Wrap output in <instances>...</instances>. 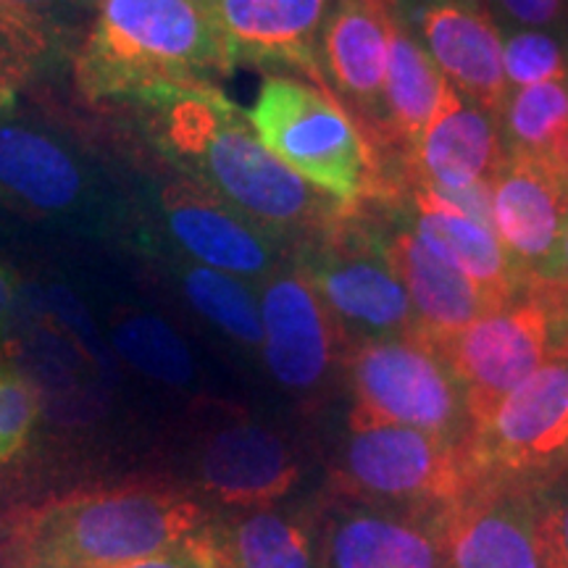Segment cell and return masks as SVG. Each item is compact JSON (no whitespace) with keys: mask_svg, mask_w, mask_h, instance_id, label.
Wrapping results in <instances>:
<instances>
[{"mask_svg":"<svg viewBox=\"0 0 568 568\" xmlns=\"http://www.w3.org/2000/svg\"><path fill=\"white\" fill-rule=\"evenodd\" d=\"M142 105L153 145L182 176L295 251L351 205L318 193L255 138L243 109L216 84H163L132 98Z\"/></svg>","mask_w":568,"mask_h":568,"instance_id":"cell-1","label":"cell"},{"mask_svg":"<svg viewBox=\"0 0 568 568\" xmlns=\"http://www.w3.org/2000/svg\"><path fill=\"white\" fill-rule=\"evenodd\" d=\"M209 510L172 485L77 493L24 518L0 545V568H111L155 556L195 535Z\"/></svg>","mask_w":568,"mask_h":568,"instance_id":"cell-2","label":"cell"},{"mask_svg":"<svg viewBox=\"0 0 568 568\" xmlns=\"http://www.w3.org/2000/svg\"><path fill=\"white\" fill-rule=\"evenodd\" d=\"M234 71L209 0H98L77 77L90 98L216 84Z\"/></svg>","mask_w":568,"mask_h":568,"instance_id":"cell-3","label":"cell"},{"mask_svg":"<svg viewBox=\"0 0 568 568\" xmlns=\"http://www.w3.org/2000/svg\"><path fill=\"white\" fill-rule=\"evenodd\" d=\"M245 116L261 145L318 193L345 205L393 195L374 145L326 84L272 74Z\"/></svg>","mask_w":568,"mask_h":568,"instance_id":"cell-4","label":"cell"},{"mask_svg":"<svg viewBox=\"0 0 568 568\" xmlns=\"http://www.w3.org/2000/svg\"><path fill=\"white\" fill-rule=\"evenodd\" d=\"M314 284L326 314L353 347L389 337H414L406 287L389 266L385 234L368 222L364 205H351L335 224L293 251Z\"/></svg>","mask_w":568,"mask_h":568,"instance_id":"cell-5","label":"cell"},{"mask_svg":"<svg viewBox=\"0 0 568 568\" xmlns=\"http://www.w3.org/2000/svg\"><path fill=\"white\" fill-rule=\"evenodd\" d=\"M332 485L351 503L439 516L481 485L468 445L418 429L374 424L351 429L332 466Z\"/></svg>","mask_w":568,"mask_h":568,"instance_id":"cell-6","label":"cell"},{"mask_svg":"<svg viewBox=\"0 0 568 568\" xmlns=\"http://www.w3.org/2000/svg\"><path fill=\"white\" fill-rule=\"evenodd\" d=\"M353 408L347 426L395 424L450 445H468L471 418L456 376L435 347L416 337L374 339L345 358Z\"/></svg>","mask_w":568,"mask_h":568,"instance_id":"cell-7","label":"cell"},{"mask_svg":"<svg viewBox=\"0 0 568 568\" xmlns=\"http://www.w3.org/2000/svg\"><path fill=\"white\" fill-rule=\"evenodd\" d=\"M481 481L535 487L568 458V353H556L497 403L468 439Z\"/></svg>","mask_w":568,"mask_h":568,"instance_id":"cell-8","label":"cell"},{"mask_svg":"<svg viewBox=\"0 0 568 568\" xmlns=\"http://www.w3.org/2000/svg\"><path fill=\"white\" fill-rule=\"evenodd\" d=\"M552 337L556 326L550 311L537 295L524 290L437 347L464 393L474 429L556 353Z\"/></svg>","mask_w":568,"mask_h":568,"instance_id":"cell-9","label":"cell"},{"mask_svg":"<svg viewBox=\"0 0 568 568\" xmlns=\"http://www.w3.org/2000/svg\"><path fill=\"white\" fill-rule=\"evenodd\" d=\"M155 205L176 255L193 264L258 287L293 261L287 245L187 176L180 174L163 184Z\"/></svg>","mask_w":568,"mask_h":568,"instance_id":"cell-10","label":"cell"},{"mask_svg":"<svg viewBox=\"0 0 568 568\" xmlns=\"http://www.w3.org/2000/svg\"><path fill=\"white\" fill-rule=\"evenodd\" d=\"M255 293L264 326L261 355L268 372L295 395L322 393L347 345L314 284L290 261L258 284Z\"/></svg>","mask_w":568,"mask_h":568,"instance_id":"cell-11","label":"cell"},{"mask_svg":"<svg viewBox=\"0 0 568 568\" xmlns=\"http://www.w3.org/2000/svg\"><path fill=\"white\" fill-rule=\"evenodd\" d=\"M389 0H329L318 34V71L376 148H385Z\"/></svg>","mask_w":568,"mask_h":568,"instance_id":"cell-12","label":"cell"},{"mask_svg":"<svg viewBox=\"0 0 568 568\" xmlns=\"http://www.w3.org/2000/svg\"><path fill=\"white\" fill-rule=\"evenodd\" d=\"M195 477L201 493L226 510L272 508L301 479V458L272 426L232 418L201 439Z\"/></svg>","mask_w":568,"mask_h":568,"instance_id":"cell-13","label":"cell"},{"mask_svg":"<svg viewBox=\"0 0 568 568\" xmlns=\"http://www.w3.org/2000/svg\"><path fill=\"white\" fill-rule=\"evenodd\" d=\"M447 568H542L535 487L481 481L437 516Z\"/></svg>","mask_w":568,"mask_h":568,"instance_id":"cell-14","label":"cell"},{"mask_svg":"<svg viewBox=\"0 0 568 568\" xmlns=\"http://www.w3.org/2000/svg\"><path fill=\"white\" fill-rule=\"evenodd\" d=\"M232 67L295 69L324 84L318 34L329 0H209Z\"/></svg>","mask_w":568,"mask_h":568,"instance_id":"cell-15","label":"cell"},{"mask_svg":"<svg viewBox=\"0 0 568 568\" xmlns=\"http://www.w3.org/2000/svg\"><path fill=\"white\" fill-rule=\"evenodd\" d=\"M0 190L42 216H84L95 203L88 163L0 101Z\"/></svg>","mask_w":568,"mask_h":568,"instance_id":"cell-16","label":"cell"},{"mask_svg":"<svg viewBox=\"0 0 568 568\" xmlns=\"http://www.w3.org/2000/svg\"><path fill=\"white\" fill-rule=\"evenodd\" d=\"M493 230L524 280L548 264L568 222V187L545 161L506 155L489 182Z\"/></svg>","mask_w":568,"mask_h":568,"instance_id":"cell-17","label":"cell"},{"mask_svg":"<svg viewBox=\"0 0 568 568\" xmlns=\"http://www.w3.org/2000/svg\"><path fill=\"white\" fill-rule=\"evenodd\" d=\"M506 161L497 116L447 82L435 116L408 151L410 184L437 195L485 184Z\"/></svg>","mask_w":568,"mask_h":568,"instance_id":"cell-18","label":"cell"},{"mask_svg":"<svg viewBox=\"0 0 568 568\" xmlns=\"http://www.w3.org/2000/svg\"><path fill=\"white\" fill-rule=\"evenodd\" d=\"M322 568H447L437 516L347 503L322 524Z\"/></svg>","mask_w":568,"mask_h":568,"instance_id":"cell-19","label":"cell"},{"mask_svg":"<svg viewBox=\"0 0 568 568\" xmlns=\"http://www.w3.org/2000/svg\"><path fill=\"white\" fill-rule=\"evenodd\" d=\"M424 51L460 95L500 116L508 98L503 32L485 9L460 3H416Z\"/></svg>","mask_w":568,"mask_h":568,"instance_id":"cell-20","label":"cell"},{"mask_svg":"<svg viewBox=\"0 0 568 568\" xmlns=\"http://www.w3.org/2000/svg\"><path fill=\"white\" fill-rule=\"evenodd\" d=\"M408 230L429 247L437 258L468 276L495 308L514 301L527 290V280L518 272L493 226L466 216L456 205L426 187L410 184Z\"/></svg>","mask_w":568,"mask_h":568,"instance_id":"cell-21","label":"cell"},{"mask_svg":"<svg viewBox=\"0 0 568 568\" xmlns=\"http://www.w3.org/2000/svg\"><path fill=\"white\" fill-rule=\"evenodd\" d=\"M385 253L397 280L406 287L414 311V337L424 345L437 351L468 324L495 311L477 284L437 258L408 226L389 232V237H385Z\"/></svg>","mask_w":568,"mask_h":568,"instance_id":"cell-22","label":"cell"},{"mask_svg":"<svg viewBox=\"0 0 568 568\" xmlns=\"http://www.w3.org/2000/svg\"><path fill=\"white\" fill-rule=\"evenodd\" d=\"M195 537L213 568H322V521L301 510H230Z\"/></svg>","mask_w":568,"mask_h":568,"instance_id":"cell-23","label":"cell"},{"mask_svg":"<svg viewBox=\"0 0 568 568\" xmlns=\"http://www.w3.org/2000/svg\"><path fill=\"white\" fill-rule=\"evenodd\" d=\"M447 80L393 11L385 71V148L408 153L435 116Z\"/></svg>","mask_w":568,"mask_h":568,"instance_id":"cell-24","label":"cell"},{"mask_svg":"<svg viewBox=\"0 0 568 568\" xmlns=\"http://www.w3.org/2000/svg\"><path fill=\"white\" fill-rule=\"evenodd\" d=\"M169 266H174L176 287L182 297L203 322H209L213 329H219L245 351L261 353L264 326H261L258 293L253 290V284L240 276L193 264L182 255H174Z\"/></svg>","mask_w":568,"mask_h":568,"instance_id":"cell-25","label":"cell"},{"mask_svg":"<svg viewBox=\"0 0 568 568\" xmlns=\"http://www.w3.org/2000/svg\"><path fill=\"white\" fill-rule=\"evenodd\" d=\"M497 126L506 155L545 161L560 134L568 130V82L510 90Z\"/></svg>","mask_w":568,"mask_h":568,"instance_id":"cell-26","label":"cell"},{"mask_svg":"<svg viewBox=\"0 0 568 568\" xmlns=\"http://www.w3.org/2000/svg\"><path fill=\"white\" fill-rule=\"evenodd\" d=\"M113 345L140 374L163 385H190L195 361L184 339L163 318L153 314H124L113 324Z\"/></svg>","mask_w":568,"mask_h":568,"instance_id":"cell-27","label":"cell"},{"mask_svg":"<svg viewBox=\"0 0 568 568\" xmlns=\"http://www.w3.org/2000/svg\"><path fill=\"white\" fill-rule=\"evenodd\" d=\"M503 71L508 90L542 82H568V55L556 34L516 30L503 38Z\"/></svg>","mask_w":568,"mask_h":568,"instance_id":"cell-28","label":"cell"},{"mask_svg":"<svg viewBox=\"0 0 568 568\" xmlns=\"http://www.w3.org/2000/svg\"><path fill=\"white\" fill-rule=\"evenodd\" d=\"M38 418L40 395L30 376L11 364H0V466L27 445Z\"/></svg>","mask_w":568,"mask_h":568,"instance_id":"cell-29","label":"cell"},{"mask_svg":"<svg viewBox=\"0 0 568 568\" xmlns=\"http://www.w3.org/2000/svg\"><path fill=\"white\" fill-rule=\"evenodd\" d=\"M535 537L542 568H568V487L535 489Z\"/></svg>","mask_w":568,"mask_h":568,"instance_id":"cell-30","label":"cell"},{"mask_svg":"<svg viewBox=\"0 0 568 568\" xmlns=\"http://www.w3.org/2000/svg\"><path fill=\"white\" fill-rule=\"evenodd\" d=\"M45 27L0 6V88L21 77L34 59L45 53Z\"/></svg>","mask_w":568,"mask_h":568,"instance_id":"cell-31","label":"cell"},{"mask_svg":"<svg viewBox=\"0 0 568 568\" xmlns=\"http://www.w3.org/2000/svg\"><path fill=\"white\" fill-rule=\"evenodd\" d=\"M481 9L489 13L497 30H539L548 32L564 24L566 0H481Z\"/></svg>","mask_w":568,"mask_h":568,"instance_id":"cell-32","label":"cell"},{"mask_svg":"<svg viewBox=\"0 0 568 568\" xmlns=\"http://www.w3.org/2000/svg\"><path fill=\"white\" fill-rule=\"evenodd\" d=\"M111 568H213L209 556H205L203 545L197 542L195 535L182 539L174 548L155 552V556L130 560V564H119Z\"/></svg>","mask_w":568,"mask_h":568,"instance_id":"cell-33","label":"cell"},{"mask_svg":"<svg viewBox=\"0 0 568 568\" xmlns=\"http://www.w3.org/2000/svg\"><path fill=\"white\" fill-rule=\"evenodd\" d=\"M13 308H17V274L0 261V343L9 337Z\"/></svg>","mask_w":568,"mask_h":568,"instance_id":"cell-34","label":"cell"},{"mask_svg":"<svg viewBox=\"0 0 568 568\" xmlns=\"http://www.w3.org/2000/svg\"><path fill=\"white\" fill-rule=\"evenodd\" d=\"M59 3H63V0H0V6H3V9L17 11L27 19L40 21L42 27H45V19L42 17H48V13L53 11V6H59Z\"/></svg>","mask_w":568,"mask_h":568,"instance_id":"cell-35","label":"cell"},{"mask_svg":"<svg viewBox=\"0 0 568 568\" xmlns=\"http://www.w3.org/2000/svg\"><path fill=\"white\" fill-rule=\"evenodd\" d=\"M389 3H397V0H389ZM416 3H460V6H477V9H481V0H414Z\"/></svg>","mask_w":568,"mask_h":568,"instance_id":"cell-36","label":"cell"},{"mask_svg":"<svg viewBox=\"0 0 568 568\" xmlns=\"http://www.w3.org/2000/svg\"><path fill=\"white\" fill-rule=\"evenodd\" d=\"M3 539H6V535H3V531H0V542H3Z\"/></svg>","mask_w":568,"mask_h":568,"instance_id":"cell-37","label":"cell"},{"mask_svg":"<svg viewBox=\"0 0 568 568\" xmlns=\"http://www.w3.org/2000/svg\"><path fill=\"white\" fill-rule=\"evenodd\" d=\"M566 460H568V458H566Z\"/></svg>","mask_w":568,"mask_h":568,"instance_id":"cell-38","label":"cell"}]
</instances>
